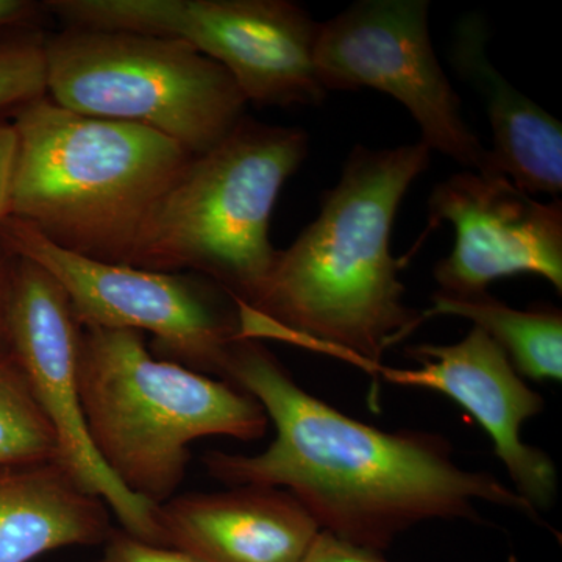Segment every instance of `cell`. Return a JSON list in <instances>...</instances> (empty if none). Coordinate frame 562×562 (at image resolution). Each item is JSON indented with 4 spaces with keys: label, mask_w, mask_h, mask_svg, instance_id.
Wrapping results in <instances>:
<instances>
[{
    "label": "cell",
    "mask_w": 562,
    "mask_h": 562,
    "mask_svg": "<svg viewBox=\"0 0 562 562\" xmlns=\"http://www.w3.org/2000/svg\"><path fill=\"white\" fill-rule=\"evenodd\" d=\"M224 382L260 403L276 439L257 454H205L210 475L290 492L344 541L382 553L414 525L479 519L480 502L538 517L501 480L458 465L442 436L380 430L314 397L260 341H236Z\"/></svg>",
    "instance_id": "cell-1"
},
{
    "label": "cell",
    "mask_w": 562,
    "mask_h": 562,
    "mask_svg": "<svg viewBox=\"0 0 562 562\" xmlns=\"http://www.w3.org/2000/svg\"><path fill=\"white\" fill-rule=\"evenodd\" d=\"M430 161L422 140L355 147L319 216L280 251L255 305L235 301L239 339L324 351L373 375L386 350L422 324L403 303L402 265L390 244L398 206Z\"/></svg>",
    "instance_id": "cell-2"
},
{
    "label": "cell",
    "mask_w": 562,
    "mask_h": 562,
    "mask_svg": "<svg viewBox=\"0 0 562 562\" xmlns=\"http://www.w3.org/2000/svg\"><path fill=\"white\" fill-rule=\"evenodd\" d=\"M13 125L10 216L63 249L117 265L194 157L161 133L74 113L47 94L14 111Z\"/></svg>",
    "instance_id": "cell-3"
},
{
    "label": "cell",
    "mask_w": 562,
    "mask_h": 562,
    "mask_svg": "<svg viewBox=\"0 0 562 562\" xmlns=\"http://www.w3.org/2000/svg\"><path fill=\"white\" fill-rule=\"evenodd\" d=\"M79 386L95 452L120 483L155 505L179 490L192 442L255 441L269 427L249 394L154 357L136 331L81 328Z\"/></svg>",
    "instance_id": "cell-4"
},
{
    "label": "cell",
    "mask_w": 562,
    "mask_h": 562,
    "mask_svg": "<svg viewBox=\"0 0 562 562\" xmlns=\"http://www.w3.org/2000/svg\"><path fill=\"white\" fill-rule=\"evenodd\" d=\"M302 128L244 117L213 149L192 157L140 228L127 265L210 277L254 306L279 260L272 211L308 155Z\"/></svg>",
    "instance_id": "cell-5"
},
{
    "label": "cell",
    "mask_w": 562,
    "mask_h": 562,
    "mask_svg": "<svg viewBox=\"0 0 562 562\" xmlns=\"http://www.w3.org/2000/svg\"><path fill=\"white\" fill-rule=\"evenodd\" d=\"M47 98L83 116L139 125L191 155L244 120L247 99L227 69L183 41L66 27L44 40Z\"/></svg>",
    "instance_id": "cell-6"
},
{
    "label": "cell",
    "mask_w": 562,
    "mask_h": 562,
    "mask_svg": "<svg viewBox=\"0 0 562 562\" xmlns=\"http://www.w3.org/2000/svg\"><path fill=\"white\" fill-rule=\"evenodd\" d=\"M68 27L183 41L227 69L247 102L321 105L314 63L321 22L288 0H50Z\"/></svg>",
    "instance_id": "cell-7"
},
{
    "label": "cell",
    "mask_w": 562,
    "mask_h": 562,
    "mask_svg": "<svg viewBox=\"0 0 562 562\" xmlns=\"http://www.w3.org/2000/svg\"><path fill=\"white\" fill-rule=\"evenodd\" d=\"M0 244L60 284L81 328L150 333L172 361L224 380L239 321L235 301L225 302L217 284L83 257L13 216L0 227Z\"/></svg>",
    "instance_id": "cell-8"
},
{
    "label": "cell",
    "mask_w": 562,
    "mask_h": 562,
    "mask_svg": "<svg viewBox=\"0 0 562 562\" xmlns=\"http://www.w3.org/2000/svg\"><path fill=\"white\" fill-rule=\"evenodd\" d=\"M428 0H361L321 22L314 63L328 91L372 88L412 113L422 143L465 171L495 176L491 150L461 113L428 31Z\"/></svg>",
    "instance_id": "cell-9"
},
{
    "label": "cell",
    "mask_w": 562,
    "mask_h": 562,
    "mask_svg": "<svg viewBox=\"0 0 562 562\" xmlns=\"http://www.w3.org/2000/svg\"><path fill=\"white\" fill-rule=\"evenodd\" d=\"M9 353L57 436L63 464L116 516L122 530L162 546L158 505L128 491L95 452L79 386L81 327L49 273L10 255Z\"/></svg>",
    "instance_id": "cell-10"
},
{
    "label": "cell",
    "mask_w": 562,
    "mask_h": 562,
    "mask_svg": "<svg viewBox=\"0 0 562 562\" xmlns=\"http://www.w3.org/2000/svg\"><path fill=\"white\" fill-rule=\"evenodd\" d=\"M430 227L454 228L452 254L435 266L439 292L473 295L494 281L532 273L562 292V203H542L502 176L454 173L432 188Z\"/></svg>",
    "instance_id": "cell-11"
},
{
    "label": "cell",
    "mask_w": 562,
    "mask_h": 562,
    "mask_svg": "<svg viewBox=\"0 0 562 562\" xmlns=\"http://www.w3.org/2000/svg\"><path fill=\"white\" fill-rule=\"evenodd\" d=\"M420 368L405 371L379 366L373 376L392 384L439 392L460 405L490 436L517 494L532 508L547 509L558 494V472L549 454L522 439L525 422L546 402L524 382L508 355L486 333L473 327L460 342L408 349Z\"/></svg>",
    "instance_id": "cell-12"
},
{
    "label": "cell",
    "mask_w": 562,
    "mask_h": 562,
    "mask_svg": "<svg viewBox=\"0 0 562 562\" xmlns=\"http://www.w3.org/2000/svg\"><path fill=\"white\" fill-rule=\"evenodd\" d=\"M165 547L199 562H301L321 531L290 492L239 486L158 505Z\"/></svg>",
    "instance_id": "cell-13"
},
{
    "label": "cell",
    "mask_w": 562,
    "mask_h": 562,
    "mask_svg": "<svg viewBox=\"0 0 562 562\" xmlns=\"http://www.w3.org/2000/svg\"><path fill=\"white\" fill-rule=\"evenodd\" d=\"M487 29L480 16L462 18L454 31L452 63L486 102L495 176L506 177L527 194L560 198L562 125L513 87L487 60Z\"/></svg>",
    "instance_id": "cell-14"
},
{
    "label": "cell",
    "mask_w": 562,
    "mask_h": 562,
    "mask_svg": "<svg viewBox=\"0 0 562 562\" xmlns=\"http://www.w3.org/2000/svg\"><path fill=\"white\" fill-rule=\"evenodd\" d=\"M110 513L61 461L0 465V562L101 546L113 531Z\"/></svg>",
    "instance_id": "cell-15"
},
{
    "label": "cell",
    "mask_w": 562,
    "mask_h": 562,
    "mask_svg": "<svg viewBox=\"0 0 562 562\" xmlns=\"http://www.w3.org/2000/svg\"><path fill=\"white\" fill-rule=\"evenodd\" d=\"M438 316L472 321L508 355L514 369L527 379L562 380V314L557 308L516 310L487 292L447 295L435 292L420 322Z\"/></svg>",
    "instance_id": "cell-16"
},
{
    "label": "cell",
    "mask_w": 562,
    "mask_h": 562,
    "mask_svg": "<svg viewBox=\"0 0 562 562\" xmlns=\"http://www.w3.org/2000/svg\"><path fill=\"white\" fill-rule=\"evenodd\" d=\"M61 461L57 436L11 355L0 357V465Z\"/></svg>",
    "instance_id": "cell-17"
},
{
    "label": "cell",
    "mask_w": 562,
    "mask_h": 562,
    "mask_svg": "<svg viewBox=\"0 0 562 562\" xmlns=\"http://www.w3.org/2000/svg\"><path fill=\"white\" fill-rule=\"evenodd\" d=\"M40 35L0 40V113L47 94L46 50Z\"/></svg>",
    "instance_id": "cell-18"
},
{
    "label": "cell",
    "mask_w": 562,
    "mask_h": 562,
    "mask_svg": "<svg viewBox=\"0 0 562 562\" xmlns=\"http://www.w3.org/2000/svg\"><path fill=\"white\" fill-rule=\"evenodd\" d=\"M103 546L105 547L98 562H199L190 554L172 547L140 541L139 538L124 530L111 531L110 538Z\"/></svg>",
    "instance_id": "cell-19"
},
{
    "label": "cell",
    "mask_w": 562,
    "mask_h": 562,
    "mask_svg": "<svg viewBox=\"0 0 562 562\" xmlns=\"http://www.w3.org/2000/svg\"><path fill=\"white\" fill-rule=\"evenodd\" d=\"M301 562H391L380 552L355 546L328 531H319Z\"/></svg>",
    "instance_id": "cell-20"
},
{
    "label": "cell",
    "mask_w": 562,
    "mask_h": 562,
    "mask_svg": "<svg viewBox=\"0 0 562 562\" xmlns=\"http://www.w3.org/2000/svg\"><path fill=\"white\" fill-rule=\"evenodd\" d=\"M16 155L18 135L13 122L0 121V227L10 217Z\"/></svg>",
    "instance_id": "cell-21"
},
{
    "label": "cell",
    "mask_w": 562,
    "mask_h": 562,
    "mask_svg": "<svg viewBox=\"0 0 562 562\" xmlns=\"http://www.w3.org/2000/svg\"><path fill=\"white\" fill-rule=\"evenodd\" d=\"M10 255L0 251V357L9 355Z\"/></svg>",
    "instance_id": "cell-22"
},
{
    "label": "cell",
    "mask_w": 562,
    "mask_h": 562,
    "mask_svg": "<svg viewBox=\"0 0 562 562\" xmlns=\"http://www.w3.org/2000/svg\"><path fill=\"white\" fill-rule=\"evenodd\" d=\"M38 7L27 0H0V31L31 21Z\"/></svg>",
    "instance_id": "cell-23"
}]
</instances>
